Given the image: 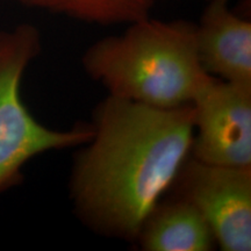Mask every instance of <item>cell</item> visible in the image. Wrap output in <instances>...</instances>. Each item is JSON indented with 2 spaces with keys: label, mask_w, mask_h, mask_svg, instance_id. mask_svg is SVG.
I'll return each instance as SVG.
<instances>
[{
  "label": "cell",
  "mask_w": 251,
  "mask_h": 251,
  "mask_svg": "<svg viewBox=\"0 0 251 251\" xmlns=\"http://www.w3.org/2000/svg\"><path fill=\"white\" fill-rule=\"evenodd\" d=\"M90 124L92 137L70 169L74 213L99 236L136 242L190 156L193 106L158 108L107 94Z\"/></svg>",
  "instance_id": "6da1fadb"
},
{
  "label": "cell",
  "mask_w": 251,
  "mask_h": 251,
  "mask_svg": "<svg viewBox=\"0 0 251 251\" xmlns=\"http://www.w3.org/2000/svg\"><path fill=\"white\" fill-rule=\"evenodd\" d=\"M81 65L108 96L158 108L190 105L215 78L198 58L196 24L150 17L96 41Z\"/></svg>",
  "instance_id": "7a4b0ae2"
},
{
  "label": "cell",
  "mask_w": 251,
  "mask_h": 251,
  "mask_svg": "<svg viewBox=\"0 0 251 251\" xmlns=\"http://www.w3.org/2000/svg\"><path fill=\"white\" fill-rule=\"evenodd\" d=\"M41 49L40 31L31 25L0 31V193L21 180V170L31 158L80 147L93 135L90 122H79L68 130L51 129L25 105L21 81Z\"/></svg>",
  "instance_id": "3957f363"
},
{
  "label": "cell",
  "mask_w": 251,
  "mask_h": 251,
  "mask_svg": "<svg viewBox=\"0 0 251 251\" xmlns=\"http://www.w3.org/2000/svg\"><path fill=\"white\" fill-rule=\"evenodd\" d=\"M171 188L199 209L220 249L251 250V168L207 164L188 156Z\"/></svg>",
  "instance_id": "277c9868"
},
{
  "label": "cell",
  "mask_w": 251,
  "mask_h": 251,
  "mask_svg": "<svg viewBox=\"0 0 251 251\" xmlns=\"http://www.w3.org/2000/svg\"><path fill=\"white\" fill-rule=\"evenodd\" d=\"M192 106L190 156L207 164L251 168V86L213 78Z\"/></svg>",
  "instance_id": "5b68a950"
},
{
  "label": "cell",
  "mask_w": 251,
  "mask_h": 251,
  "mask_svg": "<svg viewBox=\"0 0 251 251\" xmlns=\"http://www.w3.org/2000/svg\"><path fill=\"white\" fill-rule=\"evenodd\" d=\"M197 52L203 70L219 79L251 86V23L225 0H208L196 25Z\"/></svg>",
  "instance_id": "8992f818"
},
{
  "label": "cell",
  "mask_w": 251,
  "mask_h": 251,
  "mask_svg": "<svg viewBox=\"0 0 251 251\" xmlns=\"http://www.w3.org/2000/svg\"><path fill=\"white\" fill-rule=\"evenodd\" d=\"M136 242L143 251H211L216 246L199 209L176 194L164 201L161 199L150 212Z\"/></svg>",
  "instance_id": "52a82bcc"
},
{
  "label": "cell",
  "mask_w": 251,
  "mask_h": 251,
  "mask_svg": "<svg viewBox=\"0 0 251 251\" xmlns=\"http://www.w3.org/2000/svg\"><path fill=\"white\" fill-rule=\"evenodd\" d=\"M87 24L129 25L150 17L153 0H15Z\"/></svg>",
  "instance_id": "ba28073f"
},
{
  "label": "cell",
  "mask_w": 251,
  "mask_h": 251,
  "mask_svg": "<svg viewBox=\"0 0 251 251\" xmlns=\"http://www.w3.org/2000/svg\"><path fill=\"white\" fill-rule=\"evenodd\" d=\"M225 1H228V0H225Z\"/></svg>",
  "instance_id": "9c48e42d"
}]
</instances>
